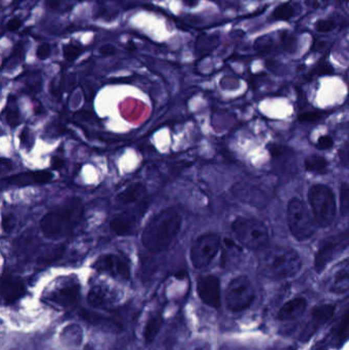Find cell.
<instances>
[{
  "mask_svg": "<svg viewBox=\"0 0 349 350\" xmlns=\"http://www.w3.org/2000/svg\"><path fill=\"white\" fill-rule=\"evenodd\" d=\"M84 214L85 208L81 199H67L42 217L41 232L44 237L53 241L68 238L81 225Z\"/></svg>",
  "mask_w": 349,
  "mask_h": 350,
  "instance_id": "1",
  "label": "cell"
},
{
  "mask_svg": "<svg viewBox=\"0 0 349 350\" xmlns=\"http://www.w3.org/2000/svg\"><path fill=\"white\" fill-rule=\"evenodd\" d=\"M258 270L260 274L273 280H285L295 277L301 270L299 254L290 247L272 245L258 250Z\"/></svg>",
  "mask_w": 349,
  "mask_h": 350,
  "instance_id": "2",
  "label": "cell"
},
{
  "mask_svg": "<svg viewBox=\"0 0 349 350\" xmlns=\"http://www.w3.org/2000/svg\"><path fill=\"white\" fill-rule=\"evenodd\" d=\"M181 220L180 214L173 207L157 213L142 231L141 243L143 247L153 253L166 250L177 236L181 228Z\"/></svg>",
  "mask_w": 349,
  "mask_h": 350,
  "instance_id": "3",
  "label": "cell"
},
{
  "mask_svg": "<svg viewBox=\"0 0 349 350\" xmlns=\"http://www.w3.org/2000/svg\"><path fill=\"white\" fill-rule=\"evenodd\" d=\"M232 230L239 243L250 250H260L268 245V228L256 218L238 217L233 222Z\"/></svg>",
  "mask_w": 349,
  "mask_h": 350,
  "instance_id": "4",
  "label": "cell"
},
{
  "mask_svg": "<svg viewBox=\"0 0 349 350\" xmlns=\"http://www.w3.org/2000/svg\"><path fill=\"white\" fill-rule=\"evenodd\" d=\"M309 200L318 224L327 228L335 219L336 202L333 192L324 184H315L310 189Z\"/></svg>",
  "mask_w": 349,
  "mask_h": 350,
  "instance_id": "5",
  "label": "cell"
},
{
  "mask_svg": "<svg viewBox=\"0 0 349 350\" xmlns=\"http://www.w3.org/2000/svg\"><path fill=\"white\" fill-rule=\"evenodd\" d=\"M256 297L255 288L246 276L233 279L225 290V304L233 313H241L252 305Z\"/></svg>",
  "mask_w": 349,
  "mask_h": 350,
  "instance_id": "6",
  "label": "cell"
},
{
  "mask_svg": "<svg viewBox=\"0 0 349 350\" xmlns=\"http://www.w3.org/2000/svg\"><path fill=\"white\" fill-rule=\"evenodd\" d=\"M287 218L292 236L302 242L310 239L315 234V223L304 203L298 199L290 200L287 209Z\"/></svg>",
  "mask_w": 349,
  "mask_h": 350,
  "instance_id": "7",
  "label": "cell"
},
{
  "mask_svg": "<svg viewBox=\"0 0 349 350\" xmlns=\"http://www.w3.org/2000/svg\"><path fill=\"white\" fill-rule=\"evenodd\" d=\"M220 248V238L216 234H204L198 237L192 245L190 257L195 269L208 266Z\"/></svg>",
  "mask_w": 349,
  "mask_h": 350,
  "instance_id": "8",
  "label": "cell"
},
{
  "mask_svg": "<svg viewBox=\"0 0 349 350\" xmlns=\"http://www.w3.org/2000/svg\"><path fill=\"white\" fill-rule=\"evenodd\" d=\"M48 300L60 307L74 306L80 297V286L76 278L68 277L56 281L47 295Z\"/></svg>",
  "mask_w": 349,
  "mask_h": 350,
  "instance_id": "9",
  "label": "cell"
},
{
  "mask_svg": "<svg viewBox=\"0 0 349 350\" xmlns=\"http://www.w3.org/2000/svg\"><path fill=\"white\" fill-rule=\"evenodd\" d=\"M149 202L127 208L110 221L111 231L117 236H128L135 232L140 219L148 210Z\"/></svg>",
  "mask_w": 349,
  "mask_h": 350,
  "instance_id": "10",
  "label": "cell"
},
{
  "mask_svg": "<svg viewBox=\"0 0 349 350\" xmlns=\"http://www.w3.org/2000/svg\"><path fill=\"white\" fill-rule=\"evenodd\" d=\"M234 194L242 202L257 208H262L271 201L272 192L264 182L248 181L237 184L234 188Z\"/></svg>",
  "mask_w": 349,
  "mask_h": 350,
  "instance_id": "11",
  "label": "cell"
},
{
  "mask_svg": "<svg viewBox=\"0 0 349 350\" xmlns=\"http://www.w3.org/2000/svg\"><path fill=\"white\" fill-rule=\"evenodd\" d=\"M92 267L98 272L128 281L130 279V266L127 259L116 254H106L99 256Z\"/></svg>",
  "mask_w": 349,
  "mask_h": 350,
  "instance_id": "12",
  "label": "cell"
},
{
  "mask_svg": "<svg viewBox=\"0 0 349 350\" xmlns=\"http://www.w3.org/2000/svg\"><path fill=\"white\" fill-rule=\"evenodd\" d=\"M268 148L272 156L274 167L278 173L286 176L297 173L296 154L292 149L278 143H272Z\"/></svg>",
  "mask_w": 349,
  "mask_h": 350,
  "instance_id": "13",
  "label": "cell"
},
{
  "mask_svg": "<svg viewBox=\"0 0 349 350\" xmlns=\"http://www.w3.org/2000/svg\"><path fill=\"white\" fill-rule=\"evenodd\" d=\"M197 291L200 299L206 305L218 308L221 304V289L219 280L212 275L202 276L197 283Z\"/></svg>",
  "mask_w": 349,
  "mask_h": 350,
  "instance_id": "14",
  "label": "cell"
},
{
  "mask_svg": "<svg viewBox=\"0 0 349 350\" xmlns=\"http://www.w3.org/2000/svg\"><path fill=\"white\" fill-rule=\"evenodd\" d=\"M325 288L332 294L342 295L349 291V258L338 262L325 280Z\"/></svg>",
  "mask_w": 349,
  "mask_h": 350,
  "instance_id": "15",
  "label": "cell"
},
{
  "mask_svg": "<svg viewBox=\"0 0 349 350\" xmlns=\"http://www.w3.org/2000/svg\"><path fill=\"white\" fill-rule=\"evenodd\" d=\"M335 313V307L330 304H324L315 307L310 316V320L304 325L300 337L302 341L309 340L316 332H318L322 326L326 325Z\"/></svg>",
  "mask_w": 349,
  "mask_h": 350,
  "instance_id": "16",
  "label": "cell"
},
{
  "mask_svg": "<svg viewBox=\"0 0 349 350\" xmlns=\"http://www.w3.org/2000/svg\"><path fill=\"white\" fill-rule=\"evenodd\" d=\"M52 177L53 175L49 171H45V170L28 171V172L19 173L17 175L2 179V186L23 188V187H28V186L44 184V183L49 182L52 179Z\"/></svg>",
  "mask_w": 349,
  "mask_h": 350,
  "instance_id": "17",
  "label": "cell"
},
{
  "mask_svg": "<svg viewBox=\"0 0 349 350\" xmlns=\"http://www.w3.org/2000/svg\"><path fill=\"white\" fill-rule=\"evenodd\" d=\"M148 202H149L148 190L140 182H135L129 186L116 197V203L120 207L137 206V205L148 203Z\"/></svg>",
  "mask_w": 349,
  "mask_h": 350,
  "instance_id": "18",
  "label": "cell"
},
{
  "mask_svg": "<svg viewBox=\"0 0 349 350\" xmlns=\"http://www.w3.org/2000/svg\"><path fill=\"white\" fill-rule=\"evenodd\" d=\"M25 285L20 279L11 275H3L1 279V299L4 303L18 300L25 294Z\"/></svg>",
  "mask_w": 349,
  "mask_h": 350,
  "instance_id": "19",
  "label": "cell"
},
{
  "mask_svg": "<svg viewBox=\"0 0 349 350\" xmlns=\"http://www.w3.org/2000/svg\"><path fill=\"white\" fill-rule=\"evenodd\" d=\"M117 300L116 293L106 285L93 286L87 294V302L94 308H106Z\"/></svg>",
  "mask_w": 349,
  "mask_h": 350,
  "instance_id": "20",
  "label": "cell"
},
{
  "mask_svg": "<svg viewBox=\"0 0 349 350\" xmlns=\"http://www.w3.org/2000/svg\"><path fill=\"white\" fill-rule=\"evenodd\" d=\"M307 306V302L302 297H296L287 301L279 311L277 319L281 322H290L300 318Z\"/></svg>",
  "mask_w": 349,
  "mask_h": 350,
  "instance_id": "21",
  "label": "cell"
},
{
  "mask_svg": "<svg viewBox=\"0 0 349 350\" xmlns=\"http://www.w3.org/2000/svg\"><path fill=\"white\" fill-rule=\"evenodd\" d=\"M162 325H163V319L160 315L155 314L149 318L143 329V339L146 343L151 344L155 340V338L157 337L158 333L161 330Z\"/></svg>",
  "mask_w": 349,
  "mask_h": 350,
  "instance_id": "22",
  "label": "cell"
},
{
  "mask_svg": "<svg viewBox=\"0 0 349 350\" xmlns=\"http://www.w3.org/2000/svg\"><path fill=\"white\" fill-rule=\"evenodd\" d=\"M219 43L217 35H201L196 42V51L200 55L210 53Z\"/></svg>",
  "mask_w": 349,
  "mask_h": 350,
  "instance_id": "23",
  "label": "cell"
},
{
  "mask_svg": "<svg viewBox=\"0 0 349 350\" xmlns=\"http://www.w3.org/2000/svg\"><path fill=\"white\" fill-rule=\"evenodd\" d=\"M307 171L316 174H324L328 171V161L323 156L312 155L304 161Z\"/></svg>",
  "mask_w": 349,
  "mask_h": 350,
  "instance_id": "24",
  "label": "cell"
},
{
  "mask_svg": "<svg viewBox=\"0 0 349 350\" xmlns=\"http://www.w3.org/2000/svg\"><path fill=\"white\" fill-rule=\"evenodd\" d=\"M297 5L292 2L282 3L275 8L272 17L276 20H288L297 13Z\"/></svg>",
  "mask_w": 349,
  "mask_h": 350,
  "instance_id": "25",
  "label": "cell"
},
{
  "mask_svg": "<svg viewBox=\"0 0 349 350\" xmlns=\"http://www.w3.org/2000/svg\"><path fill=\"white\" fill-rule=\"evenodd\" d=\"M4 113L6 122L10 127L13 128L19 124V111L15 99H11L10 97L9 100H7Z\"/></svg>",
  "mask_w": 349,
  "mask_h": 350,
  "instance_id": "26",
  "label": "cell"
},
{
  "mask_svg": "<svg viewBox=\"0 0 349 350\" xmlns=\"http://www.w3.org/2000/svg\"><path fill=\"white\" fill-rule=\"evenodd\" d=\"M241 249L229 239L224 240V253H223V261L225 264L233 263L235 260H238L241 256Z\"/></svg>",
  "mask_w": 349,
  "mask_h": 350,
  "instance_id": "27",
  "label": "cell"
},
{
  "mask_svg": "<svg viewBox=\"0 0 349 350\" xmlns=\"http://www.w3.org/2000/svg\"><path fill=\"white\" fill-rule=\"evenodd\" d=\"M254 46H255V49L261 53H270V52L275 51L277 49L276 48L277 47L276 41L270 35H263L261 37L257 38Z\"/></svg>",
  "mask_w": 349,
  "mask_h": 350,
  "instance_id": "28",
  "label": "cell"
},
{
  "mask_svg": "<svg viewBox=\"0 0 349 350\" xmlns=\"http://www.w3.org/2000/svg\"><path fill=\"white\" fill-rule=\"evenodd\" d=\"M83 52V47L77 43L70 42L63 46V54L65 59L69 61H74Z\"/></svg>",
  "mask_w": 349,
  "mask_h": 350,
  "instance_id": "29",
  "label": "cell"
},
{
  "mask_svg": "<svg viewBox=\"0 0 349 350\" xmlns=\"http://www.w3.org/2000/svg\"><path fill=\"white\" fill-rule=\"evenodd\" d=\"M63 335L66 337L67 342L74 345H78L82 338V332L78 326H69V328L65 329Z\"/></svg>",
  "mask_w": 349,
  "mask_h": 350,
  "instance_id": "30",
  "label": "cell"
},
{
  "mask_svg": "<svg viewBox=\"0 0 349 350\" xmlns=\"http://www.w3.org/2000/svg\"><path fill=\"white\" fill-rule=\"evenodd\" d=\"M340 210L341 214L349 217V184L342 183L340 187Z\"/></svg>",
  "mask_w": 349,
  "mask_h": 350,
  "instance_id": "31",
  "label": "cell"
},
{
  "mask_svg": "<svg viewBox=\"0 0 349 350\" xmlns=\"http://www.w3.org/2000/svg\"><path fill=\"white\" fill-rule=\"evenodd\" d=\"M337 23L332 18H320L316 22L315 28L320 33H330L335 30Z\"/></svg>",
  "mask_w": 349,
  "mask_h": 350,
  "instance_id": "32",
  "label": "cell"
},
{
  "mask_svg": "<svg viewBox=\"0 0 349 350\" xmlns=\"http://www.w3.org/2000/svg\"><path fill=\"white\" fill-rule=\"evenodd\" d=\"M19 141H20L22 148H24L28 152L32 149V147L34 146V141L35 140H34V134L30 130V128L25 127L22 130V132L19 134Z\"/></svg>",
  "mask_w": 349,
  "mask_h": 350,
  "instance_id": "33",
  "label": "cell"
},
{
  "mask_svg": "<svg viewBox=\"0 0 349 350\" xmlns=\"http://www.w3.org/2000/svg\"><path fill=\"white\" fill-rule=\"evenodd\" d=\"M339 159L340 162L342 164V166H344L345 168L349 169V127L348 131L345 135V138L339 149Z\"/></svg>",
  "mask_w": 349,
  "mask_h": 350,
  "instance_id": "34",
  "label": "cell"
},
{
  "mask_svg": "<svg viewBox=\"0 0 349 350\" xmlns=\"http://www.w3.org/2000/svg\"><path fill=\"white\" fill-rule=\"evenodd\" d=\"M17 219L13 214H3L2 215V230L6 234H10L16 227Z\"/></svg>",
  "mask_w": 349,
  "mask_h": 350,
  "instance_id": "35",
  "label": "cell"
},
{
  "mask_svg": "<svg viewBox=\"0 0 349 350\" xmlns=\"http://www.w3.org/2000/svg\"><path fill=\"white\" fill-rule=\"evenodd\" d=\"M36 55L37 57L40 59V60H45L47 58L50 57L51 55V46L50 44L44 42V43H41L37 50H36Z\"/></svg>",
  "mask_w": 349,
  "mask_h": 350,
  "instance_id": "36",
  "label": "cell"
},
{
  "mask_svg": "<svg viewBox=\"0 0 349 350\" xmlns=\"http://www.w3.org/2000/svg\"><path fill=\"white\" fill-rule=\"evenodd\" d=\"M323 114L321 112H306L304 114H301L299 116V120L303 123H312V122H316L320 119H322Z\"/></svg>",
  "mask_w": 349,
  "mask_h": 350,
  "instance_id": "37",
  "label": "cell"
},
{
  "mask_svg": "<svg viewBox=\"0 0 349 350\" xmlns=\"http://www.w3.org/2000/svg\"><path fill=\"white\" fill-rule=\"evenodd\" d=\"M334 146V140L330 135H323L319 138L317 147L321 150H329Z\"/></svg>",
  "mask_w": 349,
  "mask_h": 350,
  "instance_id": "38",
  "label": "cell"
},
{
  "mask_svg": "<svg viewBox=\"0 0 349 350\" xmlns=\"http://www.w3.org/2000/svg\"><path fill=\"white\" fill-rule=\"evenodd\" d=\"M316 74L317 75H328L333 74V68L330 66V64L323 61L322 64H319L316 68Z\"/></svg>",
  "mask_w": 349,
  "mask_h": 350,
  "instance_id": "39",
  "label": "cell"
},
{
  "mask_svg": "<svg viewBox=\"0 0 349 350\" xmlns=\"http://www.w3.org/2000/svg\"><path fill=\"white\" fill-rule=\"evenodd\" d=\"M23 25V22L20 18L18 17H12L10 18L8 22H7V25H6V28L8 31L10 32H15L17 31Z\"/></svg>",
  "mask_w": 349,
  "mask_h": 350,
  "instance_id": "40",
  "label": "cell"
},
{
  "mask_svg": "<svg viewBox=\"0 0 349 350\" xmlns=\"http://www.w3.org/2000/svg\"><path fill=\"white\" fill-rule=\"evenodd\" d=\"M98 51L102 55H113L117 52V47L113 44H105V45L100 46Z\"/></svg>",
  "mask_w": 349,
  "mask_h": 350,
  "instance_id": "41",
  "label": "cell"
},
{
  "mask_svg": "<svg viewBox=\"0 0 349 350\" xmlns=\"http://www.w3.org/2000/svg\"><path fill=\"white\" fill-rule=\"evenodd\" d=\"M187 350H210V346L205 342H195L191 344Z\"/></svg>",
  "mask_w": 349,
  "mask_h": 350,
  "instance_id": "42",
  "label": "cell"
},
{
  "mask_svg": "<svg viewBox=\"0 0 349 350\" xmlns=\"http://www.w3.org/2000/svg\"><path fill=\"white\" fill-rule=\"evenodd\" d=\"M46 4L48 8L56 10L60 6V0H46Z\"/></svg>",
  "mask_w": 349,
  "mask_h": 350,
  "instance_id": "43",
  "label": "cell"
},
{
  "mask_svg": "<svg viewBox=\"0 0 349 350\" xmlns=\"http://www.w3.org/2000/svg\"><path fill=\"white\" fill-rule=\"evenodd\" d=\"M8 167H11L10 161L5 160V159H2V160H1V172H3L4 169H6V170L10 169V168H8Z\"/></svg>",
  "mask_w": 349,
  "mask_h": 350,
  "instance_id": "44",
  "label": "cell"
},
{
  "mask_svg": "<svg viewBox=\"0 0 349 350\" xmlns=\"http://www.w3.org/2000/svg\"><path fill=\"white\" fill-rule=\"evenodd\" d=\"M183 1H184V3H186L187 5H189V6H191V7L195 6V5L198 3V0H183Z\"/></svg>",
  "mask_w": 349,
  "mask_h": 350,
  "instance_id": "45",
  "label": "cell"
},
{
  "mask_svg": "<svg viewBox=\"0 0 349 350\" xmlns=\"http://www.w3.org/2000/svg\"><path fill=\"white\" fill-rule=\"evenodd\" d=\"M13 350H17V349H13Z\"/></svg>",
  "mask_w": 349,
  "mask_h": 350,
  "instance_id": "46",
  "label": "cell"
}]
</instances>
